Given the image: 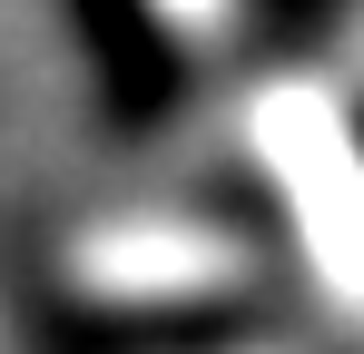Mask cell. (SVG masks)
Here are the masks:
<instances>
[{"label":"cell","instance_id":"7a4b0ae2","mask_svg":"<svg viewBox=\"0 0 364 354\" xmlns=\"http://www.w3.org/2000/svg\"><path fill=\"white\" fill-rule=\"evenodd\" d=\"M79 20L148 89H207L256 40V0H79Z\"/></svg>","mask_w":364,"mask_h":354},{"label":"cell","instance_id":"6da1fadb","mask_svg":"<svg viewBox=\"0 0 364 354\" xmlns=\"http://www.w3.org/2000/svg\"><path fill=\"white\" fill-rule=\"evenodd\" d=\"M50 335L89 354H168L276 315V256L227 187H109L30 246Z\"/></svg>","mask_w":364,"mask_h":354},{"label":"cell","instance_id":"3957f363","mask_svg":"<svg viewBox=\"0 0 364 354\" xmlns=\"http://www.w3.org/2000/svg\"><path fill=\"white\" fill-rule=\"evenodd\" d=\"M168 354H325L315 345V325H286V315H266V325H237V335H207V345H168Z\"/></svg>","mask_w":364,"mask_h":354}]
</instances>
